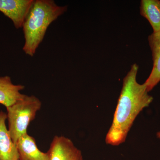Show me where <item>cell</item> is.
<instances>
[{
	"mask_svg": "<svg viewBox=\"0 0 160 160\" xmlns=\"http://www.w3.org/2000/svg\"><path fill=\"white\" fill-rule=\"evenodd\" d=\"M138 69L137 64H133L123 79L112 123L106 134L108 145L118 146L125 142L135 119L153 101L145 84L138 82Z\"/></svg>",
	"mask_w": 160,
	"mask_h": 160,
	"instance_id": "1",
	"label": "cell"
},
{
	"mask_svg": "<svg viewBox=\"0 0 160 160\" xmlns=\"http://www.w3.org/2000/svg\"><path fill=\"white\" fill-rule=\"evenodd\" d=\"M67 6L57 5L53 0H34L22 27L25 43L23 50L33 57L52 23L64 14Z\"/></svg>",
	"mask_w": 160,
	"mask_h": 160,
	"instance_id": "2",
	"label": "cell"
},
{
	"mask_svg": "<svg viewBox=\"0 0 160 160\" xmlns=\"http://www.w3.org/2000/svg\"><path fill=\"white\" fill-rule=\"evenodd\" d=\"M42 106V102L36 96L25 94L22 98L6 108L8 130L16 144L20 138L28 133L29 124L35 118Z\"/></svg>",
	"mask_w": 160,
	"mask_h": 160,
	"instance_id": "3",
	"label": "cell"
},
{
	"mask_svg": "<svg viewBox=\"0 0 160 160\" xmlns=\"http://www.w3.org/2000/svg\"><path fill=\"white\" fill-rule=\"evenodd\" d=\"M47 152L49 160H83L82 151L63 136L53 137Z\"/></svg>",
	"mask_w": 160,
	"mask_h": 160,
	"instance_id": "4",
	"label": "cell"
},
{
	"mask_svg": "<svg viewBox=\"0 0 160 160\" xmlns=\"http://www.w3.org/2000/svg\"><path fill=\"white\" fill-rule=\"evenodd\" d=\"M34 1L0 0V11L12 21L16 29H20Z\"/></svg>",
	"mask_w": 160,
	"mask_h": 160,
	"instance_id": "5",
	"label": "cell"
},
{
	"mask_svg": "<svg viewBox=\"0 0 160 160\" xmlns=\"http://www.w3.org/2000/svg\"><path fill=\"white\" fill-rule=\"evenodd\" d=\"M7 114L0 111V160H19L16 144L6 125Z\"/></svg>",
	"mask_w": 160,
	"mask_h": 160,
	"instance_id": "6",
	"label": "cell"
},
{
	"mask_svg": "<svg viewBox=\"0 0 160 160\" xmlns=\"http://www.w3.org/2000/svg\"><path fill=\"white\" fill-rule=\"evenodd\" d=\"M148 42L152 54L153 66L151 73L144 84L149 92L160 82V31L150 34Z\"/></svg>",
	"mask_w": 160,
	"mask_h": 160,
	"instance_id": "7",
	"label": "cell"
},
{
	"mask_svg": "<svg viewBox=\"0 0 160 160\" xmlns=\"http://www.w3.org/2000/svg\"><path fill=\"white\" fill-rule=\"evenodd\" d=\"M16 146L19 160H49L48 152L41 151L35 139L28 133L20 138Z\"/></svg>",
	"mask_w": 160,
	"mask_h": 160,
	"instance_id": "8",
	"label": "cell"
},
{
	"mask_svg": "<svg viewBox=\"0 0 160 160\" xmlns=\"http://www.w3.org/2000/svg\"><path fill=\"white\" fill-rule=\"evenodd\" d=\"M25 88L23 85L13 84L10 77H0V104L6 108L11 106L24 96L21 91Z\"/></svg>",
	"mask_w": 160,
	"mask_h": 160,
	"instance_id": "9",
	"label": "cell"
},
{
	"mask_svg": "<svg viewBox=\"0 0 160 160\" xmlns=\"http://www.w3.org/2000/svg\"><path fill=\"white\" fill-rule=\"evenodd\" d=\"M140 14L148 20L153 32L160 31V1L142 0L140 3Z\"/></svg>",
	"mask_w": 160,
	"mask_h": 160,
	"instance_id": "10",
	"label": "cell"
},
{
	"mask_svg": "<svg viewBox=\"0 0 160 160\" xmlns=\"http://www.w3.org/2000/svg\"><path fill=\"white\" fill-rule=\"evenodd\" d=\"M157 136L158 138L160 139V130L157 133Z\"/></svg>",
	"mask_w": 160,
	"mask_h": 160,
	"instance_id": "11",
	"label": "cell"
}]
</instances>
